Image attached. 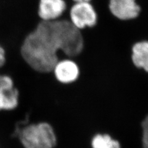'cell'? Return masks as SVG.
Segmentation results:
<instances>
[{"instance_id": "cell-1", "label": "cell", "mask_w": 148, "mask_h": 148, "mask_svg": "<svg viewBox=\"0 0 148 148\" xmlns=\"http://www.w3.org/2000/svg\"><path fill=\"white\" fill-rule=\"evenodd\" d=\"M82 31L69 20L59 18L40 21L28 34L21 46V54L34 71L41 73L51 72L62 52L67 58L79 56L84 49Z\"/></svg>"}, {"instance_id": "cell-2", "label": "cell", "mask_w": 148, "mask_h": 148, "mask_svg": "<svg viewBox=\"0 0 148 148\" xmlns=\"http://www.w3.org/2000/svg\"><path fill=\"white\" fill-rule=\"evenodd\" d=\"M17 135L23 148H55L58 143L54 127L45 121L27 125Z\"/></svg>"}, {"instance_id": "cell-3", "label": "cell", "mask_w": 148, "mask_h": 148, "mask_svg": "<svg viewBox=\"0 0 148 148\" xmlns=\"http://www.w3.org/2000/svg\"><path fill=\"white\" fill-rule=\"evenodd\" d=\"M98 19V14L90 2L74 3L69 10V20L78 30L94 27Z\"/></svg>"}, {"instance_id": "cell-4", "label": "cell", "mask_w": 148, "mask_h": 148, "mask_svg": "<svg viewBox=\"0 0 148 148\" xmlns=\"http://www.w3.org/2000/svg\"><path fill=\"white\" fill-rule=\"evenodd\" d=\"M51 72L55 79L63 85H70L76 82L80 75L78 64L72 58L59 59Z\"/></svg>"}, {"instance_id": "cell-5", "label": "cell", "mask_w": 148, "mask_h": 148, "mask_svg": "<svg viewBox=\"0 0 148 148\" xmlns=\"http://www.w3.org/2000/svg\"><path fill=\"white\" fill-rule=\"evenodd\" d=\"M65 0H38L37 14L41 21H53L61 18L67 9Z\"/></svg>"}, {"instance_id": "cell-6", "label": "cell", "mask_w": 148, "mask_h": 148, "mask_svg": "<svg viewBox=\"0 0 148 148\" xmlns=\"http://www.w3.org/2000/svg\"><path fill=\"white\" fill-rule=\"evenodd\" d=\"M109 8L114 17L122 21L134 19L141 11L135 0H109Z\"/></svg>"}, {"instance_id": "cell-7", "label": "cell", "mask_w": 148, "mask_h": 148, "mask_svg": "<svg viewBox=\"0 0 148 148\" xmlns=\"http://www.w3.org/2000/svg\"><path fill=\"white\" fill-rule=\"evenodd\" d=\"M131 60L138 69L148 73V40H142L134 43L131 49Z\"/></svg>"}, {"instance_id": "cell-8", "label": "cell", "mask_w": 148, "mask_h": 148, "mask_svg": "<svg viewBox=\"0 0 148 148\" xmlns=\"http://www.w3.org/2000/svg\"><path fill=\"white\" fill-rule=\"evenodd\" d=\"M19 91L15 86L0 93V112L15 110L19 104Z\"/></svg>"}, {"instance_id": "cell-9", "label": "cell", "mask_w": 148, "mask_h": 148, "mask_svg": "<svg viewBox=\"0 0 148 148\" xmlns=\"http://www.w3.org/2000/svg\"><path fill=\"white\" fill-rule=\"evenodd\" d=\"M90 148H122L117 139L108 133H97L90 140Z\"/></svg>"}, {"instance_id": "cell-10", "label": "cell", "mask_w": 148, "mask_h": 148, "mask_svg": "<svg viewBox=\"0 0 148 148\" xmlns=\"http://www.w3.org/2000/svg\"><path fill=\"white\" fill-rule=\"evenodd\" d=\"M141 144L143 148H148V114L141 120Z\"/></svg>"}, {"instance_id": "cell-11", "label": "cell", "mask_w": 148, "mask_h": 148, "mask_svg": "<svg viewBox=\"0 0 148 148\" xmlns=\"http://www.w3.org/2000/svg\"><path fill=\"white\" fill-rule=\"evenodd\" d=\"M15 86L12 78L6 74H0V93Z\"/></svg>"}, {"instance_id": "cell-12", "label": "cell", "mask_w": 148, "mask_h": 148, "mask_svg": "<svg viewBox=\"0 0 148 148\" xmlns=\"http://www.w3.org/2000/svg\"><path fill=\"white\" fill-rule=\"evenodd\" d=\"M6 62V51L3 46L0 45V69L2 68Z\"/></svg>"}, {"instance_id": "cell-13", "label": "cell", "mask_w": 148, "mask_h": 148, "mask_svg": "<svg viewBox=\"0 0 148 148\" xmlns=\"http://www.w3.org/2000/svg\"><path fill=\"white\" fill-rule=\"evenodd\" d=\"M74 3H77V2H84V1H88L90 2L91 0H72Z\"/></svg>"}]
</instances>
